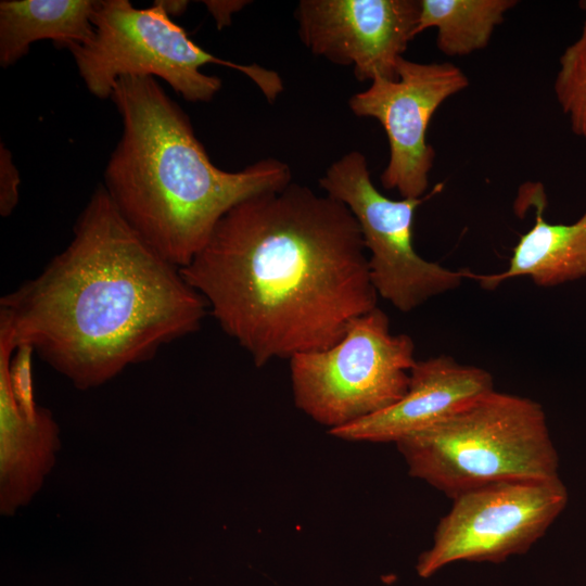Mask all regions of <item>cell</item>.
I'll use <instances>...</instances> for the list:
<instances>
[{
  "label": "cell",
  "instance_id": "1",
  "mask_svg": "<svg viewBox=\"0 0 586 586\" xmlns=\"http://www.w3.org/2000/svg\"><path fill=\"white\" fill-rule=\"evenodd\" d=\"M180 272L256 367L328 348L378 307L352 212L292 181L229 209Z\"/></svg>",
  "mask_w": 586,
  "mask_h": 586
},
{
  "label": "cell",
  "instance_id": "2",
  "mask_svg": "<svg viewBox=\"0 0 586 586\" xmlns=\"http://www.w3.org/2000/svg\"><path fill=\"white\" fill-rule=\"evenodd\" d=\"M204 298L125 221L101 184L66 246L0 301V329L76 387L101 385L195 332Z\"/></svg>",
  "mask_w": 586,
  "mask_h": 586
},
{
  "label": "cell",
  "instance_id": "3",
  "mask_svg": "<svg viewBox=\"0 0 586 586\" xmlns=\"http://www.w3.org/2000/svg\"><path fill=\"white\" fill-rule=\"evenodd\" d=\"M111 100L123 131L102 186L130 228L179 269L234 205L292 181L290 167L277 158L237 171L215 166L189 116L154 77L119 78Z\"/></svg>",
  "mask_w": 586,
  "mask_h": 586
},
{
  "label": "cell",
  "instance_id": "4",
  "mask_svg": "<svg viewBox=\"0 0 586 586\" xmlns=\"http://www.w3.org/2000/svg\"><path fill=\"white\" fill-rule=\"evenodd\" d=\"M396 446L411 476L449 498L495 482L559 477L543 407L496 390Z\"/></svg>",
  "mask_w": 586,
  "mask_h": 586
},
{
  "label": "cell",
  "instance_id": "5",
  "mask_svg": "<svg viewBox=\"0 0 586 586\" xmlns=\"http://www.w3.org/2000/svg\"><path fill=\"white\" fill-rule=\"evenodd\" d=\"M92 25L90 39L68 51L86 88L98 99H111L122 77L150 76L166 81L187 101L208 102L221 80L201 71L206 64L241 72L269 102L283 91L275 71L222 60L196 44L157 1L138 9L129 0H98Z\"/></svg>",
  "mask_w": 586,
  "mask_h": 586
},
{
  "label": "cell",
  "instance_id": "6",
  "mask_svg": "<svg viewBox=\"0 0 586 586\" xmlns=\"http://www.w3.org/2000/svg\"><path fill=\"white\" fill-rule=\"evenodd\" d=\"M289 360L296 407L329 431L398 402L417 361L412 339L392 333L379 307L353 319L332 346Z\"/></svg>",
  "mask_w": 586,
  "mask_h": 586
},
{
  "label": "cell",
  "instance_id": "7",
  "mask_svg": "<svg viewBox=\"0 0 586 586\" xmlns=\"http://www.w3.org/2000/svg\"><path fill=\"white\" fill-rule=\"evenodd\" d=\"M319 184L354 215L369 252L372 284L396 309L409 313L461 284L464 270L429 262L412 244L416 209L440 192L443 183L421 198L391 200L373 184L365 155L351 151L328 167Z\"/></svg>",
  "mask_w": 586,
  "mask_h": 586
},
{
  "label": "cell",
  "instance_id": "8",
  "mask_svg": "<svg viewBox=\"0 0 586 586\" xmlns=\"http://www.w3.org/2000/svg\"><path fill=\"white\" fill-rule=\"evenodd\" d=\"M453 499L432 546L416 569L426 578L456 561L499 563L525 553L560 515L568 492L560 477L489 483Z\"/></svg>",
  "mask_w": 586,
  "mask_h": 586
},
{
  "label": "cell",
  "instance_id": "9",
  "mask_svg": "<svg viewBox=\"0 0 586 586\" xmlns=\"http://www.w3.org/2000/svg\"><path fill=\"white\" fill-rule=\"evenodd\" d=\"M469 85L455 64L418 63L402 58L397 79L374 78L370 86L348 101L359 117L375 118L384 128L390 157L381 175L386 190L402 198H421L429 187L435 152L426 130L438 106Z\"/></svg>",
  "mask_w": 586,
  "mask_h": 586
},
{
  "label": "cell",
  "instance_id": "10",
  "mask_svg": "<svg viewBox=\"0 0 586 586\" xmlns=\"http://www.w3.org/2000/svg\"><path fill=\"white\" fill-rule=\"evenodd\" d=\"M420 0H301V41L318 56L352 66L359 81L397 79V66L415 38Z\"/></svg>",
  "mask_w": 586,
  "mask_h": 586
},
{
  "label": "cell",
  "instance_id": "11",
  "mask_svg": "<svg viewBox=\"0 0 586 586\" xmlns=\"http://www.w3.org/2000/svg\"><path fill=\"white\" fill-rule=\"evenodd\" d=\"M494 390L493 377L485 369L459 364L447 355L417 360L408 390L398 402L329 433L347 442L396 444Z\"/></svg>",
  "mask_w": 586,
  "mask_h": 586
},
{
  "label": "cell",
  "instance_id": "12",
  "mask_svg": "<svg viewBox=\"0 0 586 586\" xmlns=\"http://www.w3.org/2000/svg\"><path fill=\"white\" fill-rule=\"evenodd\" d=\"M60 448L59 428L49 410L36 420L16 407L0 365V511L12 515L27 505L52 469Z\"/></svg>",
  "mask_w": 586,
  "mask_h": 586
},
{
  "label": "cell",
  "instance_id": "13",
  "mask_svg": "<svg viewBox=\"0 0 586 586\" xmlns=\"http://www.w3.org/2000/svg\"><path fill=\"white\" fill-rule=\"evenodd\" d=\"M535 206L533 227L522 234L502 272L476 275L464 270V278L479 281L486 290L517 277H530L536 285L555 286L586 277V212L572 224H550L544 219L546 196L540 184L524 187Z\"/></svg>",
  "mask_w": 586,
  "mask_h": 586
},
{
  "label": "cell",
  "instance_id": "14",
  "mask_svg": "<svg viewBox=\"0 0 586 586\" xmlns=\"http://www.w3.org/2000/svg\"><path fill=\"white\" fill-rule=\"evenodd\" d=\"M97 4L98 0H1L0 65L15 64L39 40L67 50L86 42L93 34Z\"/></svg>",
  "mask_w": 586,
  "mask_h": 586
},
{
  "label": "cell",
  "instance_id": "15",
  "mask_svg": "<svg viewBox=\"0 0 586 586\" xmlns=\"http://www.w3.org/2000/svg\"><path fill=\"white\" fill-rule=\"evenodd\" d=\"M514 0H420L415 37L437 29L436 44L449 56H462L487 47Z\"/></svg>",
  "mask_w": 586,
  "mask_h": 586
},
{
  "label": "cell",
  "instance_id": "16",
  "mask_svg": "<svg viewBox=\"0 0 586 586\" xmlns=\"http://www.w3.org/2000/svg\"><path fill=\"white\" fill-rule=\"evenodd\" d=\"M579 5L585 12L582 34L560 56L555 94L572 131L586 143V0Z\"/></svg>",
  "mask_w": 586,
  "mask_h": 586
},
{
  "label": "cell",
  "instance_id": "17",
  "mask_svg": "<svg viewBox=\"0 0 586 586\" xmlns=\"http://www.w3.org/2000/svg\"><path fill=\"white\" fill-rule=\"evenodd\" d=\"M20 173L11 151L0 144V214L8 217L15 209L20 198Z\"/></svg>",
  "mask_w": 586,
  "mask_h": 586
},
{
  "label": "cell",
  "instance_id": "18",
  "mask_svg": "<svg viewBox=\"0 0 586 586\" xmlns=\"http://www.w3.org/2000/svg\"><path fill=\"white\" fill-rule=\"evenodd\" d=\"M246 3V1H204L218 28L230 24L232 14L241 10Z\"/></svg>",
  "mask_w": 586,
  "mask_h": 586
},
{
  "label": "cell",
  "instance_id": "19",
  "mask_svg": "<svg viewBox=\"0 0 586 586\" xmlns=\"http://www.w3.org/2000/svg\"><path fill=\"white\" fill-rule=\"evenodd\" d=\"M157 2L162 5L164 11L169 16H177V15L182 14L186 11L189 3L188 1H183V0H161Z\"/></svg>",
  "mask_w": 586,
  "mask_h": 586
}]
</instances>
